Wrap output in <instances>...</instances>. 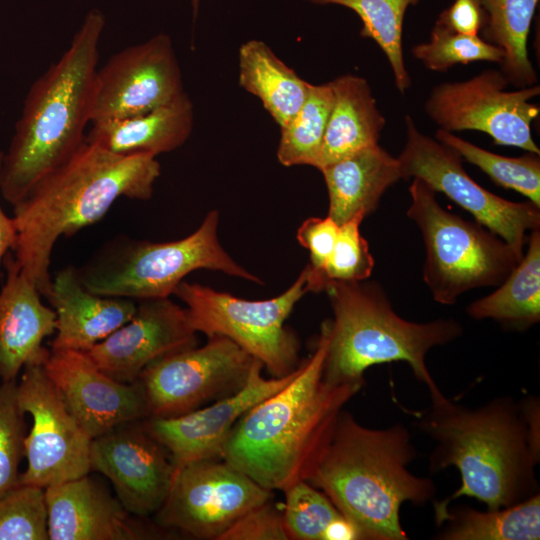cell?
Segmentation results:
<instances>
[{"label": "cell", "mask_w": 540, "mask_h": 540, "mask_svg": "<svg viewBox=\"0 0 540 540\" xmlns=\"http://www.w3.org/2000/svg\"><path fill=\"white\" fill-rule=\"evenodd\" d=\"M538 407H523L500 398L468 408L444 395L432 399L418 425L436 443L431 470L455 466L461 486L441 502H434L441 526L448 505L461 496L476 498L488 510L515 505L536 494L535 466L539 460Z\"/></svg>", "instance_id": "obj_1"}, {"label": "cell", "mask_w": 540, "mask_h": 540, "mask_svg": "<svg viewBox=\"0 0 540 540\" xmlns=\"http://www.w3.org/2000/svg\"><path fill=\"white\" fill-rule=\"evenodd\" d=\"M161 167L151 154L117 155L87 142L13 205L14 258L48 299L56 241L101 220L121 197L148 200Z\"/></svg>", "instance_id": "obj_2"}, {"label": "cell", "mask_w": 540, "mask_h": 540, "mask_svg": "<svg viewBox=\"0 0 540 540\" xmlns=\"http://www.w3.org/2000/svg\"><path fill=\"white\" fill-rule=\"evenodd\" d=\"M328 332L325 320L293 380L250 408L224 444L221 459L271 491L307 480L344 405L362 387L323 378Z\"/></svg>", "instance_id": "obj_3"}, {"label": "cell", "mask_w": 540, "mask_h": 540, "mask_svg": "<svg viewBox=\"0 0 540 540\" xmlns=\"http://www.w3.org/2000/svg\"><path fill=\"white\" fill-rule=\"evenodd\" d=\"M416 451L407 429H371L342 410L307 480L354 526L359 539L406 540L400 507L425 505L436 488L408 464Z\"/></svg>", "instance_id": "obj_4"}, {"label": "cell", "mask_w": 540, "mask_h": 540, "mask_svg": "<svg viewBox=\"0 0 540 540\" xmlns=\"http://www.w3.org/2000/svg\"><path fill=\"white\" fill-rule=\"evenodd\" d=\"M104 25L101 11H89L66 51L31 85L0 168V192L12 206L85 142Z\"/></svg>", "instance_id": "obj_5"}, {"label": "cell", "mask_w": 540, "mask_h": 540, "mask_svg": "<svg viewBox=\"0 0 540 540\" xmlns=\"http://www.w3.org/2000/svg\"><path fill=\"white\" fill-rule=\"evenodd\" d=\"M327 292L333 311L323 365V378L332 384L363 385L369 367L404 361L427 385L431 399L441 395L426 365V354L463 333L454 319L415 323L394 311L383 287L374 281L330 282Z\"/></svg>", "instance_id": "obj_6"}, {"label": "cell", "mask_w": 540, "mask_h": 540, "mask_svg": "<svg viewBox=\"0 0 540 540\" xmlns=\"http://www.w3.org/2000/svg\"><path fill=\"white\" fill-rule=\"evenodd\" d=\"M218 224L219 213L212 210L192 234L179 240L155 243L114 237L76 268L78 278L92 293L138 301L168 298L198 269L263 284L225 251L218 239Z\"/></svg>", "instance_id": "obj_7"}, {"label": "cell", "mask_w": 540, "mask_h": 540, "mask_svg": "<svg viewBox=\"0 0 540 540\" xmlns=\"http://www.w3.org/2000/svg\"><path fill=\"white\" fill-rule=\"evenodd\" d=\"M409 193L406 214L422 234L423 280L436 302L452 305L472 289L499 286L522 258L483 225L445 210L423 180L413 178Z\"/></svg>", "instance_id": "obj_8"}, {"label": "cell", "mask_w": 540, "mask_h": 540, "mask_svg": "<svg viewBox=\"0 0 540 540\" xmlns=\"http://www.w3.org/2000/svg\"><path fill=\"white\" fill-rule=\"evenodd\" d=\"M307 292L304 268L286 291L271 299L246 300L184 280L174 295L186 305L196 332L229 338L259 360L271 377H283L299 365L297 338L284 323Z\"/></svg>", "instance_id": "obj_9"}, {"label": "cell", "mask_w": 540, "mask_h": 540, "mask_svg": "<svg viewBox=\"0 0 540 540\" xmlns=\"http://www.w3.org/2000/svg\"><path fill=\"white\" fill-rule=\"evenodd\" d=\"M404 121L406 142L397 157L402 179L419 178L445 194L522 257L527 231L540 227V207L529 200L509 201L486 190L467 174L456 150L423 134L409 114Z\"/></svg>", "instance_id": "obj_10"}, {"label": "cell", "mask_w": 540, "mask_h": 540, "mask_svg": "<svg viewBox=\"0 0 540 540\" xmlns=\"http://www.w3.org/2000/svg\"><path fill=\"white\" fill-rule=\"evenodd\" d=\"M254 359L227 337H208L192 347L147 366L138 378L148 418L187 414L239 391L247 382Z\"/></svg>", "instance_id": "obj_11"}, {"label": "cell", "mask_w": 540, "mask_h": 540, "mask_svg": "<svg viewBox=\"0 0 540 540\" xmlns=\"http://www.w3.org/2000/svg\"><path fill=\"white\" fill-rule=\"evenodd\" d=\"M508 84L500 70H485L465 81L444 82L432 89L424 110L444 131H479L497 145L540 155L531 130L540 113L539 105L531 99L540 94V86L509 91Z\"/></svg>", "instance_id": "obj_12"}, {"label": "cell", "mask_w": 540, "mask_h": 540, "mask_svg": "<svg viewBox=\"0 0 540 540\" xmlns=\"http://www.w3.org/2000/svg\"><path fill=\"white\" fill-rule=\"evenodd\" d=\"M273 493L223 459L191 462L175 471L169 493L154 514L155 523L196 539L220 536Z\"/></svg>", "instance_id": "obj_13"}, {"label": "cell", "mask_w": 540, "mask_h": 540, "mask_svg": "<svg viewBox=\"0 0 540 540\" xmlns=\"http://www.w3.org/2000/svg\"><path fill=\"white\" fill-rule=\"evenodd\" d=\"M17 395L21 409L32 418L25 438L27 468L19 483L45 489L88 475L92 438L67 408L43 363L23 368Z\"/></svg>", "instance_id": "obj_14"}, {"label": "cell", "mask_w": 540, "mask_h": 540, "mask_svg": "<svg viewBox=\"0 0 540 540\" xmlns=\"http://www.w3.org/2000/svg\"><path fill=\"white\" fill-rule=\"evenodd\" d=\"M184 93L170 37L164 33L113 54L97 69L91 124L140 115Z\"/></svg>", "instance_id": "obj_15"}, {"label": "cell", "mask_w": 540, "mask_h": 540, "mask_svg": "<svg viewBox=\"0 0 540 540\" xmlns=\"http://www.w3.org/2000/svg\"><path fill=\"white\" fill-rule=\"evenodd\" d=\"M143 420L122 424L93 438L90 467L111 482L128 512L146 518L164 503L175 466L168 450L148 431Z\"/></svg>", "instance_id": "obj_16"}, {"label": "cell", "mask_w": 540, "mask_h": 540, "mask_svg": "<svg viewBox=\"0 0 540 540\" xmlns=\"http://www.w3.org/2000/svg\"><path fill=\"white\" fill-rule=\"evenodd\" d=\"M299 365L286 376L265 378L263 364L254 359L247 382L236 393L181 416L146 418L144 425L168 450L175 471L191 462L221 459L224 444L237 421L290 383Z\"/></svg>", "instance_id": "obj_17"}, {"label": "cell", "mask_w": 540, "mask_h": 540, "mask_svg": "<svg viewBox=\"0 0 540 540\" xmlns=\"http://www.w3.org/2000/svg\"><path fill=\"white\" fill-rule=\"evenodd\" d=\"M196 333L186 309L169 297L140 300L127 323L85 353L106 375L134 383L155 361L197 346Z\"/></svg>", "instance_id": "obj_18"}, {"label": "cell", "mask_w": 540, "mask_h": 540, "mask_svg": "<svg viewBox=\"0 0 540 540\" xmlns=\"http://www.w3.org/2000/svg\"><path fill=\"white\" fill-rule=\"evenodd\" d=\"M43 367L69 411L92 439L122 424L148 418L140 383L111 378L85 352L50 350Z\"/></svg>", "instance_id": "obj_19"}, {"label": "cell", "mask_w": 540, "mask_h": 540, "mask_svg": "<svg viewBox=\"0 0 540 540\" xmlns=\"http://www.w3.org/2000/svg\"><path fill=\"white\" fill-rule=\"evenodd\" d=\"M49 540H144L160 534L88 475L45 488Z\"/></svg>", "instance_id": "obj_20"}, {"label": "cell", "mask_w": 540, "mask_h": 540, "mask_svg": "<svg viewBox=\"0 0 540 540\" xmlns=\"http://www.w3.org/2000/svg\"><path fill=\"white\" fill-rule=\"evenodd\" d=\"M6 280L0 290V381H13L28 364L44 363L50 350L42 344L56 330L55 311L8 252Z\"/></svg>", "instance_id": "obj_21"}, {"label": "cell", "mask_w": 540, "mask_h": 540, "mask_svg": "<svg viewBox=\"0 0 540 540\" xmlns=\"http://www.w3.org/2000/svg\"><path fill=\"white\" fill-rule=\"evenodd\" d=\"M47 300L56 314L51 350L86 352L127 323L137 309L133 299L87 290L73 266L57 272Z\"/></svg>", "instance_id": "obj_22"}, {"label": "cell", "mask_w": 540, "mask_h": 540, "mask_svg": "<svg viewBox=\"0 0 540 540\" xmlns=\"http://www.w3.org/2000/svg\"><path fill=\"white\" fill-rule=\"evenodd\" d=\"M329 196L328 216L339 226L378 207L384 193L402 179L397 157L379 144L361 149L323 167Z\"/></svg>", "instance_id": "obj_23"}, {"label": "cell", "mask_w": 540, "mask_h": 540, "mask_svg": "<svg viewBox=\"0 0 540 540\" xmlns=\"http://www.w3.org/2000/svg\"><path fill=\"white\" fill-rule=\"evenodd\" d=\"M193 121V105L184 92L146 113L93 123L85 140L117 155L157 157L182 146L192 132Z\"/></svg>", "instance_id": "obj_24"}, {"label": "cell", "mask_w": 540, "mask_h": 540, "mask_svg": "<svg viewBox=\"0 0 540 540\" xmlns=\"http://www.w3.org/2000/svg\"><path fill=\"white\" fill-rule=\"evenodd\" d=\"M331 83L333 104L314 166L318 170L377 144L386 123L365 78L347 74Z\"/></svg>", "instance_id": "obj_25"}, {"label": "cell", "mask_w": 540, "mask_h": 540, "mask_svg": "<svg viewBox=\"0 0 540 540\" xmlns=\"http://www.w3.org/2000/svg\"><path fill=\"white\" fill-rule=\"evenodd\" d=\"M238 63L240 85L260 99L280 128L285 126L303 104L310 83L259 40L240 47Z\"/></svg>", "instance_id": "obj_26"}, {"label": "cell", "mask_w": 540, "mask_h": 540, "mask_svg": "<svg viewBox=\"0 0 540 540\" xmlns=\"http://www.w3.org/2000/svg\"><path fill=\"white\" fill-rule=\"evenodd\" d=\"M526 254L491 294L472 302L468 315L493 319L515 329L528 328L540 320V231L530 232Z\"/></svg>", "instance_id": "obj_27"}, {"label": "cell", "mask_w": 540, "mask_h": 540, "mask_svg": "<svg viewBox=\"0 0 540 540\" xmlns=\"http://www.w3.org/2000/svg\"><path fill=\"white\" fill-rule=\"evenodd\" d=\"M538 3L539 0H482L486 15L482 38L502 49L500 71L517 88L538 84L527 48Z\"/></svg>", "instance_id": "obj_28"}, {"label": "cell", "mask_w": 540, "mask_h": 540, "mask_svg": "<svg viewBox=\"0 0 540 540\" xmlns=\"http://www.w3.org/2000/svg\"><path fill=\"white\" fill-rule=\"evenodd\" d=\"M445 540H538L540 496L535 494L515 505L486 512L468 507L448 510Z\"/></svg>", "instance_id": "obj_29"}, {"label": "cell", "mask_w": 540, "mask_h": 540, "mask_svg": "<svg viewBox=\"0 0 540 540\" xmlns=\"http://www.w3.org/2000/svg\"><path fill=\"white\" fill-rule=\"evenodd\" d=\"M313 4H335L354 11L362 21L361 36L374 40L390 64L395 86L404 94L411 77L404 63L402 34L407 9L421 0H306Z\"/></svg>", "instance_id": "obj_30"}, {"label": "cell", "mask_w": 540, "mask_h": 540, "mask_svg": "<svg viewBox=\"0 0 540 540\" xmlns=\"http://www.w3.org/2000/svg\"><path fill=\"white\" fill-rule=\"evenodd\" d=\"M332 83L311 84L290 121L281 127L277 158L284 166H315L333 104Z\"/></svg>", "instance_id": "obj_31"}, {"label": "cell", "mask_w": 540, "mask_h": 540, "mask_svg": "<svg viewBox=\"0 0 540 540\" xmlns=\"http://www.w3.org/2000/svg\"><path fill=\"white\" fill-rule=\"evenodd\" d=\"M435 139L456 150L462 158L480 168L496 184L515 190L540 207V155L527 152L506 157L470 143L454 133L438 129Z\"/></svg>", "instance_id": "obj_32"}, {"label": "cell", "mask_w": 540, "mask_h": 540, "mask_svg": "<svg viewBox=\"0 0 540 540\" xmlns=\"http://www.w3.org/2000/svg\"><path fill=\"white\" fill-rule=\"evenodd\" d=\"M283 518L289 539L338 540L347 519L331 500L306 480L289 486Z\"/></svg>", "instance_id": "obj_33"}, {"label": "cell", "mask_w": 540, "mask_h": 540, "mask_svg": "<svg viewBox=\"0 0 540 540\" xmlns=\"http://www.w3.org/2000/svg\"><path fill=\"white\" fill-rule=\"evenodd\" d=\"M412 55L428 70L446 72L456 64L487 61L501 64L504 53L481 36L453 32L435 22L427 42L414 45Z\"/></svg>", "instance_id": "obj_34"}, {"label": "cell", "mask_w": 540, "mask_h": 540, "mask_svg": "<svg viewBox=\"0 0 540 540\" xmlns=\"http://www.w3.org/2000/svg\"><path fill=\"white\" fill-rule=\"evenodd\" d=\"M0 540H49L45 489L19 483L0 495Z\"/></svg>", "instance_id": "obj_35"}, {"label": "cell", "mask_w": 540, "mask_h": 540, "mask_svg": "<svg viewBox=\"0 0 540 540\" xmlns=\"http://www.w3.org/2000/svg\"><path fill=\"white\" fill-rule=\"evenodd\" d=\"M25 412L17 395V381L0 383V495L19 484L25 455Z\"/></svg>", "instance_id": "obj_36"}, {"label": "cell", "mask_w": 540, "mask_h": 540, "mask_svg": "<svg viewBox=\"0 0 540 540\" xmlns=\"http://www.w3.org/2000/svg\"><path fill=\"white\" fill-rule=\"evenodd\" d=\"M363 219V215H357L339 226L333 251L322 272V291L330 282H358L371 276L374 259L360 233Z\"/></svg>", "instance_id": "obj_37"}, {"label": "cell", "mask_w": 540, "mask_h": 540, "mask_svg": "<svg viewBox=\"0 0 540 540\" xmlns=\"http://www.w3.org/2000/svg\"><path fill=\"white\" fill-rule=\"evenodd\" d=\"M338 232L339 225L328 215L325 218H308L298 228L297 240L310 254V262L305 267L308 292L322 291V272L333 251Z\"/></svg>", "instance_id": "obj_38"}, {"label": "cell", "mask_w": 540, "mask_h": 540, "mask_svg": "<svg viewBox=\"0 0 540 540\" xmlns=\"http://www.w3.org/2000/svg\"><path fill=\"white\" fill-rule=\"evenodd\" d=\"M219 540H289L283 512L270 501L234 522Z\"/></svg>", "instance_id": "obj_39"}, {"label": "cell", "mask_w": 540, "mask_h": 540, "mask_svg": "<svg viewBox=\"0 0 540 540\" xmlns=\"http://www.w3.org/2000/svg\"><path fill=\"white\" fill-rule=\"evenodd\" d=\"M485 20L482 0H454L451 6L439 14L436 22L453 32L477 36Z\"/></svg>", "instance_id": "obj_40"}, {"label": "cell", "mask_w": 540, "mask_h": 540, "mask_svg": "<svg viewBox=\"0 0 540 540\" xmlns=\"http://www.w3.org/2000/svg\"><path fill=\"white\" fill-rule=\"evenodd\" d=\"M3 152L0 151V168ZM17 241V229L13 217L7 216L0 205V265L9 250H14Z\"/></svg>", "instance_id": "obj_41"}, {"label": "cell", "mask_w": 540, "mask_h": 540, "mask_svg": "<svg viewBox=\"0 0 540 540\" xmlns=\"http://www.w3.org/2000/svg\"><path fill=\"white\" fill-rule=\"evenodd\" d=\"M192 2H193L194 9L196 10L197 5H198V0H192Z\"/></svg>", "instance_id": "obj_42"}]
</instances>
